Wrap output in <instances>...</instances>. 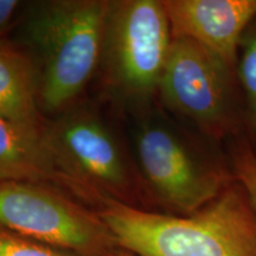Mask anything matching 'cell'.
<instances>
[{
    "instance_id": "10",
    "label": "cell",
    "mask_w": 256,
    "mask_h": 256,
    "mask_svg": "<svg viewBox=\"0 0 256 256\" xmlns=\"http://www.w3.org/2000/svg\"><path fill=\"white\" fill-rule=\"evenodd\" d=\"M0 180L46 184L75 194L72 183L54 162L46 132H30L2 118H0Z\"/></svg>"
},
{
    "instance_id": "1",
    "label": "cell",
    "mask_w": 256,
    "mask_h": 256,
    "mask_svg": "<svg viewBox=\"0 0 256 256\" xmlns=\"http://www.w3.org/2000/svg\"><path fill=\"white\" fill-rule=\"evenodd\" d=\"M102 220L132 256H256V215L235 182L190 215H164L107 202Z\"/></svg>"
},
{
    "instance_id": "3",
    "label": "cell",
    "mask_w": 256,
    "mask_h": 256,
    "mask_svg": "<svg viewBox=\"0 0 256 256\" xmlns=\"http://www.w3.org/2000/svg\"><path fill=\"white\" fill-rule=\"evenodd\" d=\"M46 140L54 162L86 200L133 206L142 191L136 164L100 112L76 104L48 121Z\"/></svg>"
},
{
    "instance_id": "5",
    "label": "cell",
    "mask_w": 256,
    "mask_h": 256,
    "mask_svg": "<svg viewBox=\"0 0 256 256\" xmlns=\"http://www.w3.org/2000/svg\"><path fill=\"white\" fill-rule=\"evenodd\" d=\"M0 229L82 256H116L100 215L50 185L0 180Z\"/></svg>"
},
{
    "instance_id": "8",
    "label": "cell",
    "mask_w": 256,
    "mask_h": 256,
    "mask_svg": "<svg viewBox=\"0 0 256 256\" xmlns=\"http://www.w3.org/2000/svg\"><path fill=\"white\" fill-rule=\"evenodd\" d=\"M162 4L172 38L194 40L234 74L242 34L256 17V0H162Z\"/></svg>"
},
{
    "instance_id": "7",
    "label": "cell",
    "mask_w": 256,
    "mask_h": 256,
    "mask_svg": "<svg viewBox=\"0 0 256 256\" xmlns=\"http://www.w3.org/2000/svg\"><path fill=\"white\" fill-rule=\"evenodd\" d=\"M234 75L206 48L188 38H174L158 84L162 104L214 139L236 128L230 98Z\"/></svg>"
},
{
    "instance_id": "6",
    "label": "cell",
    "mask_w": 256,
    "mask_h": 256,
    "mask_svg": "<svg viewBox=\"0 0 256 256\" xmlns=\"http://www.w3.org/2000/svg\"><path fill=\"white\" fill-rule=\"evenodd\" d=\"M133 142L142 190L180 215L200 210L235 182L228 172L206 164L158 118H140Z\"/></svg>"
},
{
    "instance_id": "2",
    "label": "cell",
    "mask_w": 256,
    "mask_h": 256,
    "mask_svg": "<svg viewBox=\"0 0 256 256\" xmlns=\"http://www.w3.org/2000/svg\"><path fill=\"white\" fill-rule=\"evenodd\" d=\"M110 2L54 0L32 8L25 34L36 54L42 110L58 115L78 104L100 66Z\"/></svg>"
},
{
    "instance_id": "14",
    "label": "cell",
    "mask_w": 256,
    "mask_h": 256,
    "mask_svg": "<svg viewBox=\"0 0 256 256\" xmlns=\"http://www.w3.org/2000/svg\"><path fill=\"white\" fill-rule=\"evenodd\" d=\"M22 5L17 0H0V40L12 26Z\"/></svg>"
},
{
    "instance_id": "12",
    "label": "cell",
    "mask_w": 256,
    "mask_h": 256,
    "mask_svg": "<svg viewBox=\"0 0 256 256\" xmlns=\"http://www.w3.org/2000/svg\"><path fill=\"white\" fill-rule=\"evenodd\" d=\"M0 256H82L0 229Z\"/></svg>"
},
{
    "instance_id": "4",
    "label": "cell",
    "mask_w": 256,
    "mask_h": 256,
    "mask_svg": "<svg viewBox=\"0 0 256 256\" xmlns=\"http://www.w3.org/2000/svg\"><path fill=\"white\" fill-rule=\"evenodd\" d=\"M172 40L162 0L110 2L100 62L104 82L128 101H146L158 90Z\"/></svg>"
},
{
    "instance_id": "9",
    "label": "cell",
    "mask_w": 256,
    "mask_h": 256,
    "mask_svg": "<svg viewBox=\"0 0 256 256\" xmlns=\"http://www.w3.org/2000/svg\"><path fill=\"white\" fill-rule=\"evenodd\" d=\"M40 110L34 58L14 44L0 40V118L42 134L48 121Z\"/></svg>"
},
{
    "instance_id": "13",
    "label": "cell",
    "mask_w": 256,
    "mask_h": 256,
    "mask_svg": "<svg viewBox=\"0 0 256 256\" xmlns=\"http://www.w3.org/2000/svg\"><path fill=\"white\" fill-rule=\"evenodd\" d=\"M234 177L247 192L256 215V154L248 142L241 140L232 152Z\"/></svg>"
},
{
    "instance_id": "11",
    "label": "cell",
    "mask_w": 256,
    "mask_h": 256,
    "mask_svg": "<svg viewBox=\"0 0 256 256\" xmlns=\"http://www.w3.org/2000/svg\"><path fill=\"white\" fill-rule=\"evenodd\" d=\"M238 58V75L246 92L252 128L256 133V30L244 40Z\"/></svg>"
}]
</instances>
